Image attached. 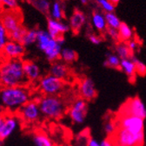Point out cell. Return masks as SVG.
<instances>
[{
    "mask_svg": "<svg viewBox=\"0 0 146 146\" xmlns=\"http://www.w3.org/2000/svg\"><path fill=\"white\" fill-rule=\"evenodd\" d=\"M31 93L25 86L3 87L0 89V103L6 112L16 113L30 102Z\"/></svg>",
    "mask_w": 146,
    "mask_h": 146,
    "instance_id": "cell-1",
    "label": "cell"
},
{
    "mask_svg": "<svg viewBox=\"0 0 146 146\" xmlns=\"http://www.w3.org/2000/svg\"><path fill=\"white\" fill-rule=\"evenodd\" d=\"M27 81L24 70V61L21 59H8L0 66L1 86H25Z\"/></svg>",
    "mask_w": 146,
    "mask_h": 146,
    "instance_id": "cell-2",
    "label": "cell"
},
{
    "mask_svg": "<svg viewBox=\"0 0 146 146\" xmlns=\"http://www.w3.org/2000/svg\"><path fill=\"white\" fill-rule=\"evenodd\" d=\"M41 115L49 119H59L66 111V105L58 96H44L38 99Z\"/></svg>",
    "mask_w": 146,
    "mask_h": 146,
    "instance_id": "cell-3",
    "label": "cell"
},
{
    "mask_svg": "<svg viewBox=\"0 0 146 146\" xmlns=\"http://www.w3.org/2000/svg\"><path fill=\"white\" fill-rule=\"evenodd\" d=\"M38 48L44 52L46 59L53 63L58 61L61 58L62 46L58 41L53 39L47 31L38 30V40H36Z\"/></svg>",
    "mask_w": 146,
    "mask_h": 146,
    "instance_id": "cell-4",
    "label": "cell"
},
{
    "mask_svg": "<svg viewBox=\"0 0 146 146\" xmlns=\"http://www.w3.org/2000/svg\"><path fill=\"white\" fill-rule=\"evenodd\" d=\"M111 138L116 146H143L144 144V133L133 134L118 127L116 133Z\"/></svg>",
    "mask_w": 146,
    "mask_h": 146,
    "instance_id": "cell-5",
    "label": "cell"
},
{
    "mask_svg": "<svg viewBox=\"0 0 146 146\" xmlns=\"http://www.w3.org/2000/svg\"><path fill=\"white\" fill-rule=\"evenodd\" d=\"M38 86L44 96H58L65 88L66 81L48 75L39 80Z\"/></svg>",
    "mask_w": 146,
    "mask_h": 146,
    "instance_id": "cell-6",
    "label": "cell"
},
{
    "mask_svg": "<svg viewBox=\"0 0 146 146\" xmlns=\"http://www.w3.org/2000/svg\"><path fill=\"white\" fill-rule=\"evenodd\" d=\"M118 116H134L144 120L146 118V106L139 96L130 98L120 108Z\"/></svg>",
    "mask_w": 146,
    "mask_h": 146,
    "instance_id": "cell-7",
    "label": "cell"
},
{
    "mask_svg": "<svg viewBox=\"0 0 146 146\" xmlns=\"http://www.w3.org/2000/svg\"><path fill=\"white\" fill-rule=\"evenodd\" d=\"M0 21L5 27L8 33H11L22 26V16L19 10H4L0 12Z\"/></svg>",
    "mask_w": 146,
    "mask_h": 146,
    "instance_id": "cell-8",
    "label": "cell"
},
{
    "mask_svg": "<svg viewBox=\"0 0 146 146\" xmlns=\"http://www.w3.org/2000/svg\"><path fill=\"white\" fill-rule=\"evenodd\" d=\"M117 127L133 134L144 133V120L134 116H118Z\"/></svg>",
    "mask_w": 146,
    "mask_h": 146,
    "instance_id": "cell-9",
    "label": "cell"
},
{
    "mask_svg": "<svg viewBox=\"0 0 146 146\" xmlns=\"http://www.w3.org/2000/svg\"><path fill=\"white\" fill-rule=\"evenodd\" d=\"M88 112L87 101L83 98L77 99L69 108V116L73 123L82 124L86 118Z\"/></svg>",
    "mask_w": 146,
    "mask_h": 146,
    "instance_id": "cell-10",
    "label": "cell"
},
{
    "mask_svg": "<svg viewBox=\"0 0 146 146\" xmlns=\"http://www.w3.org/2000/svg\"><path fill=\"white\" fill-rule=\"evenodd\" d=\"M18 117L25 122H35L40 118L41 112L38 101H30L17 112Z\"/></svg>",
    "mask_w": 146,
    "mask_h": 146,
    "instance_id": "cell-11",
    "label": "cell"
},
{
    "mask_svg": "<svg viewBox=\"0 0 146 146\" xmlns=\"http://www.w3.org/2000/svg\"><path fill=\"white\" fill-rule=\"evenodd\" d=\"M79 94L85 101H92L98 96L94 81L90 77H84L79 84Z\"/></svg>",
    "mask_w": 146,
    "mask_h": 146,
    "instance_id": "cell-12",
    "label": "cell"
},
{
    "mask_svg": "<svg viewBox=\"0 0 146 146\" xmlns=\"http://www.w3.org/2000/svg\"><path fill=\"white\" fill-rule=\"evenodd\" d=\"M2 52L8 59H21L25 52V46L22 43L10 40L5 46Z\"/></svg>",
    "mask_w": 146,
    "mask_h": 146,
    "instance_id": "cell-13",
    "label": "cell"
},
{
    "mask_svg": "<svg viewBox=\"0 0 146 146\" xmlns=\"http://www.w3.org/2000/svg\"><path fill=\"white\" fill-rule=\"evenodd\" d=\"M18 117L14 116L12 113H5V122L2 132L0 133V141H4L9 137L18 127Z\"/></svg>",
    "mask_w": 146,
    "mask_h": 146,
    "instance_id": "cell-14",
    "label": "cell"
},
{
    "mask_svg": "<svg viewBox=\"0 0 146 146\" xmlns=\"http://www.w3.org/2000/svg\"><path fill=\"white\" fill-rule=\"evenodd\" d=\"M48 32L51 36V37L55 40H57L58 38L64 36L65 32H67L70 28V26L60 22L58 20H55L53 19H50L48 20Z\"/></svg>",
    "mask_w": 146,
    "mask_h": 146,
    "instance_id": "cell-15",
    "label": "cell"
},
{
    "mask_svg": "<svg viewBox=\"0 0 146 146\" xmlns=\"http://www.w3.org/2000/svg\"><path fill=\"white\" fill-rule=\"evenodd\" d=\"M70 69L69 68L67 64L59 61L53 62L50 67V75L65 81L70 77Z\"/></svg>",
    "mask_w": 146,
    "mask_h": 146,
    "instance_id": "cell-16",
    "label": "cell"
},
{
    "mask_svg": "<svg viewBox=\"0 0 146 146\" xmlns=\"http://www.w3.org/2000/svg\"><path fill=\"white\" fill-rule=\"evenodd\" d=\"M24 70L25 76L28 81H36L41 79V70L40 67L36 65L34 61H24Z\"/></svg>",
    "mask_w": 146,
    "mask_h": 146,
    "instance_id": "cell-17",
    "label": "cell"
},
{
    "mask_svg": "<svg viewBox=\"0 0 146 146\" xmlns=\"http://www.w3.org/2000/svg\"><path fill=\"white\" fill-rule=\"evenodd\" d=\"M86 21L84 13L79 10H76L70 19V28L74 33H78Z\"/></svg>",
    "mask_w": 146,
    "mask_h": 146,
    "instance_id": "cell-18",
    "label": "cell"
},
{
    "mask_svg": "<svg viewBox=\"0 0 146 146\" xmlns=\"http://www.w3.org/2000/svg\"><path fill=\"white\" fill-rule=\"evenodd\" d=\"M120 70L126 75L131 82H134L136 81V77L137 75L136 71V66L132 58L121 60Z\"/></svg>",
    "mask_w": 146,
    "mask_h": 146,
    "instance_id": "cell-19",
    "label": "cell"
},
{
    "mask_svg": "<svg viewBox=\"0 0 146 146\" xmlns=\"http://www.w3.org/2000/svg\"><path fill=\"white\" fill-rule=\"evenodd\" d=\"M92 24L94 27L99 31L104 32L107 30V23L105 20V16L102 14L100 11H94L92 14Z\"/></svg>",
    "mask_w": 146,
    "mask_h": 146,
    "instance_id": "cell-20",
    "label": "cell"
},
{
    "mask_svg": "<svg viewBox=\"0 0 146 146\" xmlns=\"http://www.w3.org/2000/svg\"><path fill=\"white\" fill-rule=\"evenodd\" d=\"M118 32H119V40L121 42L129 41V40H132L133 30L126 23H123V22L121 23V26L118 28Z\"/></svg>",
    "mask_w": 146,
    "mask_h": 146,
    "instance_id": "cell-21",
    "label": "cell"
},
{
    "mask_svg": "<svg viewBox=\"0 0 146 146\" xmlns=\"http://www.w3.org/2000/svg\"><path fill=\"white\" fill-rule=\"evenodd\" d=\"M116 52H117L116 54L121 60L130 59V58L133 57V55H132L133 53L129 49V47H128L127 43H124V42L117 43V45L116 46Z\"/></svg>",
    "mask_w": 146,
    "mask_h": 146,
    "instance_id": "cell-22",
    "label": "cell"
},
{
    "mask_svg": "<svg viewBox=\"0 0 146 146\" xmlns=\"http://www.w3.org/2000/svg\"><path fill=\"white\" fill-rule=\"evenodd\" d=\"M78 52L70 48H63L61 52V60L66 64H71L78 60Z\"/></svg>",
    "mask_w": 146,
    "mask_h": 146,
    "instance_id": "cell-23",
    "label": "cell"
},
{
    "mask_svg": "<svg viewBox=\"0 0 146 146\" xmlns=\"http://www.w3.org/2000/svg\"><path fill=\"white\" fill-rule=\"evenodd\" d=\"M121 59L115 53H108L106 56V60L104 63V66L109 68L120 70Z\"/></svg>",
    "mask_w": 146,
    "mask_h": 146,
    "instance_id": "cell-24",
    "label": "cell"
},
{
    "mask_svg": "<svg viewBox=\"0 0 146 146\" xmlns=\"http://www.w3.org/2000/svg\"><path fill=\"white\" fill-rule=\"evenodd\" d=\"M33 141L36 146H54L51 139L44 133L38 132L33 137Z\"/></svg>",
    "mask_w": 146,
    "mask_h": 146,
    "instance_id": "cell-25",
    "label": "cell"
},
{
    "mask_svg": "<svg viewBox=\"0 0 146 146\" xmlns=\"http://www.w3.org/2000/svg\"><path fill=\"white\" fill-rule=\"evenodd\" d=\"M104 16H105V20L107 23V27L118 30V28L120 27L121 23H122L119 20V17L114 12L105 13Z\"/></svg>",
    "mask_w": 146,
    "mask_h": 146,
    "instance_id": "cell-26",
    "label": "cell"
},
{
    "mask_svg": "<svg viewBox=\"0 0 146 146\" xmlns=\"http://www.w3.org/2000/svg\"><path fill=\"white\" fill-rule=\"evenodd\" d=\"M38 40V31L36 30H34V29H31V30H28L26 34L25 35V37L22 40V44L27 47L29 46H31L33 45L34 43L36 42Z\"/></svg>",
    "mask_w": 146,
    "mask_h": 146,
    "instance_id": "cell-27",
    "label": "cell"
},
{
    "mask_svg": "<svg viewBox=\"0 0 146 146\" xmlns=\"http://www.w3.org/2000/svg\"><path fill=\"white\" fill-rule=\"evenodd\" d=\"M27 31L28 30L26 28H25L23 26H21L20 27H18L17 30H15L14 32H12L11 33L9 34L10 40H13V41H16V42L21 43L23 39H24V37H25V35L27 32Z\"/></svg>",
    "mask_w": 146,
    "mask_h": 146,
    "instance_id": "cell-28",
    "label": "cell"
},
{
    "mask_svg": "<svg viewBox=\"0 0 146 146\" xmlns=\"http://www.w3.org/2000/svg\"><path fill=\"white\" fill-rule=\"evenodd\" d=\"M10 40V36L5 27L0 21V52H2L6 43Z\"/></svg>",
    "mask_w": 146,
    "mask_h": 146,
    "instance_id": "cell-29",
    "label": "cell"
},
{
    "mask_svg": "<svg viewBox=\"0 0 146 146\" xmlns=\"http://www.w3.org/2000/svg\"><path fill=\"white\" fill-rule=\"evenodd\" d=\"M51 16L55 20H61L63 17V11L59 2H55L51 6Z\"/></svg>",
    "mask_w": 146,
    "mask_h": 146,
    "instance_id": "cell-30",
    "label": "cell"
},
{
    "mask_svg": "<svg viewBox=\"0 0 146 146\" xmlns=\"http://www.w3.org/2000/svg\"><path fill=\"white\" fill-rule=\"evenodd\" d=\"M132 60L135 63L136 66V71H137V75L138 76H145L146 75V65L140 61L139 59L136 58V57H132Z\"/></svg>",
    "mask_w": 146,
    "mask_h": 146,
    "instance_id": "cell-31",
    "label": "cell"
},
{
    "mask_svg": "<svg viewBox=\"0 0 146 146\" xmlns=\"http://www.w3.org/2000/svg\"><path fill=\"white\" fill-rule=\"evenodd\" d=\"M117 130V122H114L112 120H110L105 122L104 124V131L109 136V137H112Z\"/></svg>",
    "mask_w": 146,
    "mask_h": 146,
    "instance_id": "cell-32",
    "label": "cell"
},
{
    "mask_svg": "<svg viewBox=\"0 0 146 146\" xmlns=\"http://www.w3.org/2000/svg\"><path fill=\"white\" fill-rule=\"evenodd\" d=\"M34 5L36 9H38L40 11L46 13L50 9V2L48 0H36L33 2Z\"/></svg>",
    "mask_w": 146,
    "mask_h": 146,
    "instance_id": "cell-33",
    "label": "cell"
},
{
    "mask_svg": "<svg viewBox=\"0 0 146 146\" xmlns=\"http://www.w3.org/2000/svg\"><path fill=\"white\" fill-rule=\"evenodd\" d=\"M98 3L106 11V13L113 12L115 10V5L112 3L110 2L109 0H98Z\"/></svg>",
    "mask_w": 146,
    "mask_h": 146,
    "instance_id": "cell-34",
    "label": "cell"
},
{
    "mask_svg": "<svg viewBox=\"0 0 146 146\" xmlns=\"http://www.w3.org/2000/svg\"><path fill=\"white\" fill-rule=\"evenodd\" d=\"M0 7H5L10 10L18 9L17 0H0Z\"/></svg>",
    "mask_w": 146,
    "mask_h": 146,
    "instance_id": "cell-35",
    "label": "cell"
},
{
    "mask_svg": "<svg viewBox=\"0 0 146 146\" xmlns=\"http://www.w3.org/2000/svg\"><path fill=\"white\" fill-rule=\"evenodd\" d=\"M107 32L110 35L112 40H119V32L117 29H113V28H107Z\"/></svg>",
    "mask_w": 146,
    "mask_h": 146,
    "instance_id": "cell-36",
    "label": "cell"
},
{
    "mask_svg": "<svg viewBox=\"0 0 146 146\" xmlns=\"http://www.w3.org/2000/svg\"><path fill=\"white\" fill-rule=\"evenodd\" d=\"M127 46H128V47H129V49L131 51L132 53L138 48V43H137V41L135 40H133V39L127 42Z\"/></svg>",
    "mask_w": 146,
    "mask_h": 146,
    "instance_id": "cell-37",
    "label": "cell"
},
{
    "mask_svg": "<svg viewBox=\"0 0 146 146\" xmlns=\"http://www.w3.org/2000/svg\"><path fill=\"white\" fill-rule=\"evenodd\" d=\"M89 40H90V43H92L93 45H99L102 42V40L96 34H90Z\"/></svg>",
    "mask_w": 146,
    "mask_h": 146,
    "instance_id": "cell-38",
    "label": "cell"
},
{
    "mask_svg": "<svg viewBox=\"0 0 146 146\" xmlns=\"http://www.w3.org/2000/svg\"><path fill=\"white\" fill-rule=\"evenodd\" d=\"M100 146H116V144L111 137H108L100 143Z\"/></svg>",
    "mask_w": 146,
    "mask_h": 146,
    "instance_id": "cell-39",
    "label": "cell"
},
{
    "mask_svg": "<svg viewBox=\"0 0 146 146\" xmlns=\"http://www.w3.org/2000/svg\"><path fill=\"white\" fill-rule=\"evenodd\" d=\"M86 146H100V143L93 137H90L87 140Z\"/></svg>",
    "mask_w": 146,
    "mask_h": 146,
    "instance_id": "cell-40",
    "label": "cell"
},
{
    "mask_svg": "<svg viewBox=\"0 0 146 146\" xmlns=\"http://www.w3.org/2000/svg\"><path fill=\"white\" fill-rule=\"evenodd\" d=\"M5 113L3 114V115H0V133L2 132V131L4 129V126H5Z\"/></svg>",
    "mask_w": 146,
    "mask_h": 146,
    "instance_id": "cell-41",
    "label": "cell"
},
{
    "mask_svg": "<svg viewBox=\"0 0 146 146\" xmlns=\"http://www.w3.org/2000/svg\"><path fill=\"white\" fill-rule=\"evenodd\" d=\"M5 113V109L4 108V107L1 105V103H0V115H3Z\"/></svg>",
    "mask_w": 146,
    "mask_h": 146,
    "instance_id": "cell-42",
    "label": "cell"
},
{
    "mask_svg": "<svg viewBox=\"0 0 146 146\" xmlns=\"http://www.w3.org/2000/svg\"><path fill=\"white\" fill-rule=\"evenodd\" d=\"M109 1L111 2V3H112L114 5H117L120 2V0H109Z\"/></svg>",
    "mask_w": 146,
    "mask_h": 146,
    "instance_id": "cell-43",
    "label": "cell"
},
{
    "mask_svg": "<svg viewBox=\"0 0 146 146\" xmlns=\"http://www.w3.org/2000/svg\"><path fill=\"white\" fill-rule=\"evenodd\" d=\"M80 2H81L83 5H87V4H88V0H80Z\"/></svg>",
    "mask_w": 146,
    "mask_h": 146,
    "instance_id": "cell-44",
    "label": "cell"
},
{
    "mask_svg": "<svg viewBox=\"0 0 146 146\" xmlns=\"http://www.w3.org/2000/svg\"><path fill=\"white\" fill-rule=\"evenodd\" d=\"M0 146H1V141H0Z\"/></svg>",
    "mask_w": 146,
    "mask_h": 146,
    "instance_id": "cell-45",
    "label": "cell"
},
{
    "mask_svg": "<svg viewBox=\"0 0 146 146\" xmlns=\"http://www.w3.org/2000/svg\"><path fill=\"white\" fill-rule=\"evenodd\" d=\"M33 1H36V0H33Z\"/></svg>",
    "mask_w": 146,
    "mask_h": 146,
    "instance_id": "cell-46",
    "label": "cell"
},
{
    "mask_svg": "<svg viewBox=\"0 0 146 146\" xmlns=\"http://www.w3.org/2000/svg\"><path fill=\"white\" fill-rule=\"evenodd\" d=\"M85 146H86V145H85Z\"/></svg>",
    "mask_w": 146,
    "mask_h": 146,
    "instance_id": "cell-47",
    "label": "cell"
}]
</instances>
